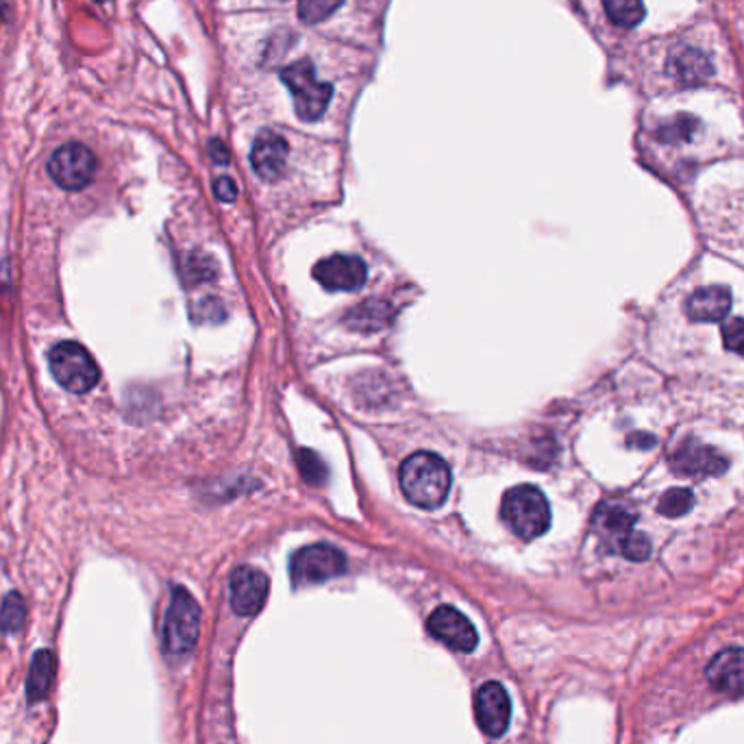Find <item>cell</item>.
I'll use <instances>...</instances> for the list:
<instances>
[{
    "label": "cell",
    "mask_w": 744,
    "mask_h": 744,
    "mask_svg": "<svg viewBox=\"0 0 744 744\" xmlns=\"http://www.w3.org/2000/svg\"><path fill=\"white\" fill-rule=\"evenodd\" d=\"M732 309V292L723 285L694 292L686 303V314L692 322H719Z\"/></svg>",
    "instance_id": "9a60e30c"
},
{
    "label": "cell",
    "mask_w": 744,
    "mask_h": 744,
    "mask_svg": "<svg viewBox=\"0 0 744 744\" xmlns=\"http://www.w3.org/2000/svg\"><path fill=\"white\" fill-rule=\"evenodd\" d=\"M251 164L260 179L264 182H277L285 173L287 164V142L275 131H260L253 151H251Z\"/></svg>",
    "instance_id": "4fadbf2b"
},
{
    "label": "cell",
    "mask_w": 744,
    "mask_h": 744,
    "mask_svg": "<svg viewBox=\"0 0 744 744\" xmlns=\"http://www.w3.org/2000/svg\"><path fill=\"white\" fill-rule=\"evenodd\" d=\"M474 716L479 727L488 736H503L510 719H512V705L505 688L496 681L483 683L474 694Z\"/></svg>",
    "instance_id": "8fae6325"
},
{
    "label": "cell",
    "mask_w": 744,
    "mask_h": 744,
    "mask_svg": "<svg viewBox=\"0 0 744 744\" xmlns=\"http://www.w3.org/2000/svg\"><path fill=\"white\" fill-rule=\"evenodd\" d=\"M694 505V494L686 488H672L668 490L659 503H657V512L666 518H677V516H686Z\"/></svg>",
    "instance_id": "7402d4cb"
},
{
    "label": "cell",
    "mask_w": 744,
    "mask_h": 744,
    "mask_svg": "<svg viewBox=\"0 0 744 744\" xmlns=\"http://www.w3.org/2000/svg\"><path fill=\"white\" fill-rule=\"evenodd\" d=\"M55 668H57V659L55 653L48 649L35 653L31 668H29V677H26V699L29 703H40L48 697L53 677H55Z\"/></svg>",
    "instance_id": "e0dca14e"
},
{
    "label": "cell",
    "mask_w": 744,
    "mask_h": 744,
    "mask_svg": "<svg viewBox=\"0 0 744 744\" xmlns=\"http://www.w3.org/2000/svg\"><path fill=\"white\" fill-rule=\"evenodd\" d=\"M705 677L712 688L723 694H744V649L716 653L705 668Z\"/></svg>",
    "instance_id": "5bb4252c"
},
{
    "label": "cell",
    "mask_w": 744,
    "mask_h": 744,
    "mask_svg": "<svg viewBox=\"0 0 744 744\" xmlns=\"http://www.w3.org/2000/svg\"><path fill=\"white\" fill-rule=\"evenodd\" d=\"M608 18L623 29H634L645 20L643 0H603Z\"/></svg>",
    "instance_id": "d6986e66"
},
{
    "label": "cell",
    "mask_w": 744,
    "mask_h": 744,
    "mask_svg": "<svg viewBox=\"0 0 744 744\" xmlns=\"http://www.w3.org/2000/svg\"><path fill=\"white\" fill-rule=\"evenodd\" d=\"M280 77L294 98V109L300 120L316 122L325 116L333 98V86L316 79V68L309 59L289 64L281 70Z\"/></svg>",
    "instance_id": "3957f363"
},
{
    "label": "cell",
    "mask_w": 744,
    "mask_h": 744,
    "mask_svg": "<svg viewBox=\"0 0 744 744\" xmlns=\"http://www.w3.org/2000/svg\"><path fill=\"white\" fill-rule=\"evenodd\" d=\"M314 277L325 289L355 292L369 280V269L358 255H331L316 264Z\"/></svg>",
    "instance_id": "9c48e42d"
},
{
    "label": "cell",
    "mask_w": 744,
    "mask_h": 744,
    "mask_svg": "<svg viewBox=\"0 0 744 744\" xmlns=\"http://www.w3.org/2000/svg\"><path fill=\"white\" fill-rule=\"evenodd\" d=\"M344 0H298V15L305 24H318L331 18Z\"/></svg>",
    "instance_id": "603a6c76"
},
{
    "label": "cell",
    "mask_w": 744,
    "mask_h": 744,
    "mask_svg": "<svg viewBox=\"0 0 744 744\" xmlns=\"http://www.w3.org/2000/svg\"><path fill=\"white\" fill-rule=\"evenodd\" d=\"M427 627L434 638L445 643L449 649L460 653H470L477 649L479 636L472 627V623L466 619L462 612H458L451 605H442L431 612Z\"/></svg>",
    "instance_id": "30bf717a"
},
{
    "label": "cell",
    "mask_w": 744,
    "mask_h": 744,
    "mask_svg": "<svg viewBox=\"0 0 744 744\" xmlns=\"http://www.w3.org/2000/svg\"><path fill=\"white\" fill-rule=\"evenodd\" d=\"M390 320V307L381 300H366L362 307L353 309L349 316L351 327L355 329H379Z\"/></svg>",
    "instance_id": "ffe728a7"
},
{
    "label": "cell",
    "mask_w": 744,
    "mask_h": 744,
    "mask_svg": "<svg viewBox=\"0 0 744 744\" xmlns=\"http://www.w3.org/2000/svg\"><path fill=\"white\" fill-rule=\"evenodd\" d=\"M725 349L744 358V318H734L723 327Z\"/></svg>",
    "instance_id": "484cf974"
},
{
    "label": "cell",
    "mask_w": 744,
    "mask_h": 744,
    "mask_svg": "<svg viewBox=\"0 0 744 744\" xmlns=\"http://www.w3.org/2000/svg\"><path fill=\"white\" fill-rule=\"evenodd\" d=\"M26 619V605L24 599L18 592H9L0 605V632L2 634H15L22 630Z\"/></svg>",
    "instance_id": "44dd1931"
},
{
    "label": "cell",
    "mask_w": 744,
    "mask_h": 744,
    "mask_svg": "<svg viewBox=\"0 0 744 744\" xmlns=\"http://www.w3.org/2000/svg\"><path fill=\"white\" fill-rule=\"evenodd\" d=\"M668 75L681 86H694L712 75V66L697 48H675L668 57Z\"/></svg>",
    "instance_id": "2e32d148"
},
{
    "label": "cell",
    "mask_w": 744,
    "mask_h": 744,
    "mask_svg": "<svg viewBox=\"0 0 744 744\" xmlns=\"http://www.w3.org/2000/svg\"><path fill=\"white\" fill-rule=\"evenodd\" d=\"M209 155L216 164H227L229 162V153L225 149V144L220 140H211L209 142Z\"/></svg>",
    "instance_id": "83f0119b"
},
{
    "label": "cell",
    "mask_w": 744,
    "mask_h": 744,
    "mask_svg": "<svg viewBox=\"0 0 744 744\" xmlns=\"http://www.w3.org/2000/svg\"><path fill=\"white\" fill-rule=\"evenodd\" d=\"M96 155L79 142L59 146L48 162V175L53 177V182L70 192L90 186L96 177Z\"/></svg>",
    "instance_id": "8992f818"
},
{
    "label": "cell",
    "mask_w": 744,
    "mask_h": 744,
    "mask_svg": "<svg viewBox=\"0 0 744 744\" xmlns=\"http://www.w3.org/2000/svg\"><path fill=\"white\" fill-rule=\"evenodd\" d=\"M214 192H216V196H218L222 203H233L236 196H238V187H236V184H233L229 177L216 179Z\"/></svg>",
    "instance_id": "4316f807"
},
{
    "label": "cell",
    "mask_w": 744,
    "mask_h": 744,
    "mask_svg": "<svg viewBox=\"0 0 744 744\" xmlns=\"http://www.w3.org/2000/svg\"><path fill=\"white\" fill-rule=\"evenodd\" d=\"M298 468H300V474L307 483L320 485L327 479V468L320 462V458L309 449L298 451Z\"/></svg>",
    "instance_id": "cb8c5ba5"
},
{
    "label": "cell",
    "mask_w": 744,
    "mask_h": 744,
    "mask_svg": "<svg viewBox=\"0 0 744 744\" xmlns=\"http://www.w3.org/2000/svg\"><path fill=\"white\" fill-rule=\"evenodd\" d=\"M98 2H107V0H98Z\"/></svg>",
    "instance_id": "f1b7e54d"
},
{
    "label": "cell",
    "mask_w": 744,
    "mask_h": 744,
    "mask_svg": "<svg viewBox=\"0 0 744 744\" xmlns=\"http://www.w3.org/2000/svg\"><path fill=\"white\" fill-rule=\"evenodd\" d=\"M347 570V558L331 545H311L296 551L289 561V575L294 586L322 583L340 577Z\"/></svg>",
    "instance_id": "52a82bcc"
},
{
    "label": "cell",
    "mask_w": 744,
    "mask_h": 744,
    "mask_svg": "<svg viewBox=\"0 0 744 744\" xmlns=\"http://www.w3.org/2000/svg\"><path fill=\"white\" fill-rule=\"evenodd\" d=\"M200 608L186 588H175L164 623V647L173 657H186L198 641Z\"/></svg>",
    "instance_id": "5b68a950"
},
{
    "label": "cell",
    "mask_w": 744,
    "mask_h": 744,
    "mask_svg": "<svg viewBox=\"0 0 744 744\" xmlns=\"http://www.w3.org/2000/svg\"><path fill=\"white\" fill-rule=\"evenodd\" d=\"M634 523H636V516L630 510H625L623 505H612V503L599 507L594 516L597 529L608 538H616L619 545L634 532Z\"/></svg>",
    "instance_id": "ac0fdd59"
},
{
    "label": "cell",
    "mask_w": 744,
    "mask_h": 744,
    "mask_svg": "<svg viewBox=\"0 0 744 744\" xmlns=\"http://www.w3.org/2000/svg\"><path fill=\"white\" fill-rule=\"evenodd\" d=\"M501 518L518 538H540L551 527L549 501L536 485H516L503 496Z\"/></svg>",
    "instance_id": "7a4b0ae2"
},
{
    "label": "cell",
    "mask_w": 744,
    "mask_h": 744,
    "mask_svg": "<svg viewBox=\"0 0 744 744\" xmlns=\"http://www.w3.org/2000/svg\"><path fill=\"white\" fill-rule=\"evenodd\" d=\"M619 551L625 556V558L634 559V561H643V559L649 558L652 556V543L645 534H636L632 532L621 545H619Z\"/></svg>",
    "instance_id": "d4e9b609"
},
{
    "label": "cell",
    "mask_w": 744,
    "mask_h": 744,
    "mask_svg": "<svg viewBox=\"0 0 744 744\" xmlns=\"http://www.w3.org/2000/svg\"><path fill=\"white\" fill-rule=\"evenodd\" d=\"M401 488L409 503L423 510L440 507L451 490V468L436 453H414L401 464Z\"/></svg>",
    "instance_id": "6da1fadb"
},
{
    "label": "cell",
    "mask_w": 744,
    "mask_h": 744,
    "mask_svg": "<svg viewBox=\"0 0 744 744\" xmlns=\"http://www.w3.org/2000/svg\"><path fill=\"white\" fill-rule=\"evenodd\" d=\"M55 381L75 394H86L100 379L90 351L79 342H59L48 355Z\"/></svg>",
    "instance_id": "277c9868"
},
{
    "label": "cell",
    "mask_w": 744,
    "mask_h": 744,
    "mask_svg": "<svg viewBox=\"0 0 744 744\" xmlns=\"http://www.w3.org/2000/svg\"><path fill=\"white\" fill-rule=\"evenodd\" d=\"M727 458L714 449L705 447L694 440H686L672 456H670V468L681 474V477H716L727 470Z\"/></svg>",
    "instance_id": "7c38bea8"
},
{
    "label": "cell",
    "mask_w": 744,
    "mask_h": 744,
    "mask_svg": "<svg viewBox=\"0 0 744 744\" xmlns=\"http://www.w3.org/2000/svg\"><path fill=\"white\" fill-rule=\"evenodd\" d=\"M231 608L238 616H253L258 614L271 590L269 577L253 566H238L231 575Z\"/></svg>",
    "instance_id": "ba28073f"
}]
</instances>
